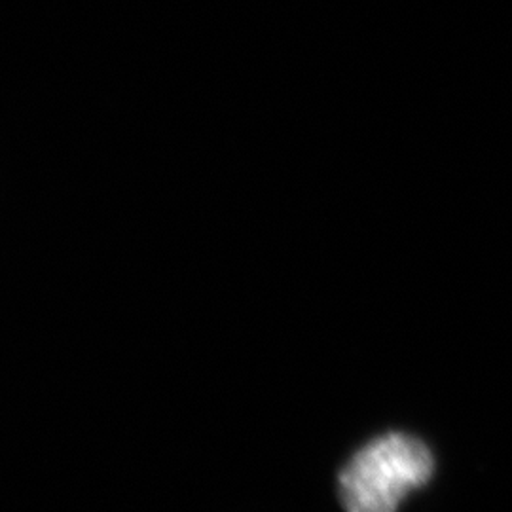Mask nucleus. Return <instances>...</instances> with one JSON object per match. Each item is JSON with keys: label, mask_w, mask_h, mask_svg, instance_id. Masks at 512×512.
Segmentation results:
<instances>
[{"label": "nucleus", "mask_w": 512, "mask_h": 512, "mask_svg": "<svg viewBox=\"0 0 512 512\" xmlns=\"http://www.w3.org/2000/svg\"><path fill=\"white\" fill-rule=\"evenodd\" d=\"M437 461L423 440L387 433L359 448L338 475V497L349 512H393L429 484Z\"/></svg>", "instance_id": "1"}]
</instances>
